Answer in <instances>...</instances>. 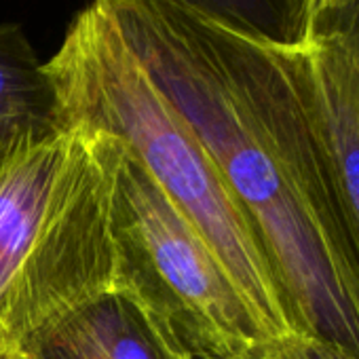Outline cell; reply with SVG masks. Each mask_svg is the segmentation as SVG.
<instances>
[{
  "mask_svg": "<svg viewBox=\"0 0 359 359\" xmlns=\"http://www.w3.org/2000/svg\"><path fill=\"white\" fill-rule=\"evenodd\" d=\"M254 359H351V357L315 338L296 334L281 342L264 344Z\"/></svg>",
  "mask_w": 359,
  "mask_h": 359,
  "instance_id": "9c48e42d",
  "label": "cell"
},
{
  "mask_svg": "<svg viewBox=\"0 0 359 359\" xmlns=\"http://www.w3.org/2000/svg\"><path fill=\"white\" fill-rule=\"evenodd\" d=\"M116 233L127 283L195 359H254L264 338L231 275L180 205L127 150Z\"/></svg>",
  "mask_w": 359,
  "mask_h": 359,
  "instance_id": "277c9868",
  "label": "cell"
},
{
  "mask_svg": "<svg viewBox=\"0 0 359 359\" xmlns=\"http://www.w3.org/2000/svg\"><path fill=\"white\" fill-rule=\"evenodd\" d=\"M60 123L116 135L205 237L264 344L300 334L264 248L214 158L152 81L108 11L91 0L45 62Z\"/></svg>",
  "mask_w": 359,
  "mask_h": 359,
  "instance_id": "3957f363",
  "label": "cell"
},
{
  "mask_svg": "<svg viewBox=\"0 0 359 359\" xmlns=\"http://www.w3.org/2000/svg\"><path fill=\"white\" fill-rule=\"evenodd\" d=\"M285 51L359 260V43L315 32Z\"/></svg>",
  "mask_w": 359,
  "mask_h": 359,
  "instance_id": "5b68a950",
  "label": "cell"
},
{
  "mask_svg": "<svg viewBox=\"0 0 359 359\" xmlns=\"http://www.w3.org/2000/svg\"><path fill=\"white\" fill-rule=\"evenodd\" d=\"M359 0H306V36L332 30Z\"/></svg>",
  "mask_w": 359,
  "mask_h": 359,
  "instance_id": "30bf717a",
  "label": "cell"
},
{
  "mask_svg": "<svg viewBox=\"0 0 359 359\" xmlns=\"http://www.w3.org/2000/svg\"><path fill=\"white\" fill-rule=\"evenodd\" d=\"M125 144L60 123L0 144V359H30L70 315L129 287L116 233Z\"/></svg>",
  "mask_w": 359,
  "mask_h": 359,
  "instance_id": "7a4b0ae2",
  "label": "cell"
},
{
  "mask_svg": "<svg viewBox=\"0 0 359 359\" xmlns=\"http://www.w3.org/2000/svg\"><path fill=\"white\" fill-rule=\"evenodd\" d=\"M248 214L302 336L359 359V260L285 45L177 0H95Z\"/></svg>",
  "mask_w": 359,
  "mask_h": 359,
  "instance_id": "6da1fadb",
  "label": "cell"
},
{
  "mask_svg": "<svg viewBox=\"0 0 359 359\" xmlns=\"http://www.w3.org/2000/svg\"><path fill=\"white\" fill-rule=\"evenodd\" d=\"M248 36L296 45L306 36V0H177Z\"/></svg>",
  "mask_w": 359,
  "mask_h": 359,
  "instance_id": "ba28073f",
  "label": "cell"
},
{
  "mask_svg": "<svg viewBox=\"0 0 359 359\" xmlns=\"http://www.w3.org/2000/svg\"><path fill=\"white\" fill-rule=\"evenodd\" d=\"M57 125V100L45 62L20 24H0V144Z\"/></svg>",
  "mask_w": 359,
  "mask_h": 359,
  "instance_id": "52a82bcc",
  "label": "cell"
},
{
  "mask_svg": "<svg viewBox=\"0 0 359 359\" xmlns=\"http://www.w3.org/2000/svg\"><path fill=\"white\" fill-rule=\"evenodd\" d=\"M30 359H195L131 287L106 294L62 321Z\"/></svg>",
  "mask_w": 359,
  "mask_h": 359,
  "instance_id": "8992f818",
  "label": "cell"
},
{
  "mask_svg": "<svg viewBox=\"0 0 359 359\" xmlns=\"http://www.w3.org/2000/svg\"><path fill=\"white\" fill-rule=\"evenodd\" d=\"M327 32H344V34H348L353 41H357L359 43V5H355L332 30H327Z\"/></svg>",
  "mask_w": 359,
  "mask_h": 359,
  "instance_id": "8fae6325",
  "label": "cell"
}]
</instances>
